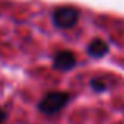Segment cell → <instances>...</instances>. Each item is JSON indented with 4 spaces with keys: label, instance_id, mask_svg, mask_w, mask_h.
Wrapping results in <instances>:
<instances>
[{
    "label": "cell",
    "instance_id": "cell-1",
    "mask_svg": "<svg viewBox=\"0 0 124 124\" xmlns=\"http://www.w3.org/2000/svg\"><path fill=\"white\" fill-rule=\"evenodd\" d=\"M71 102V94L64 93V91H52L47 93L38 104V110L44 115L54 116L60 113L68 104Z\"/></svg>",
    "mask_w": 124,
    "mask_h": 124
},
{
    "label": "cell",
    "instance_id": "cell-2",
    "mask_svg": "<svg viewBox=\"0 0 124 124\" xmlns=\"http://www.w3.org/2000/svg\"><path fill=\"white\" fill-rule=\"evenodd\" d=\"M80 19V13L74 6H60L54 11L52 14V22L55 27L63 28V30H69L77 25Z\"/></svg>",
    "mask_w": 124,
    "mask_h": 124
},
{
    "label": "cell",
    "instance_id": "cell-3",
    "mask_svg": "<svg viewBox=\"0 0 124 124\" xmlns=\"http://www.w3.org/2000/svg\"><path fill=\"white\" fill-rule=\"evenodd\" d=\"M77 58L71 50H60L55 54L54 57V69L61 71V72H68L76 68Z\"/></svg>",
    "mask_w": 124,
    "mask_h": 124
},
{
    "label": "cell",
    "instance_id": "cell-4",
    "mask_svg": "<svg viewBox=\"0 0 124 124\" xmlns=\"http://www.w3.org/2000/svg\"><path fill=\"white\" fill-rule=\"evenodd\" d=\"M108 49H110V46L107 44L105 41L93 39L90 44H88L86 52H88V55H90L91 58H102V57H105V55L108 54Z\"/></svg>",
    "mask_w": 124,
    "mask_h": 124
},
{
    "label": "cell",
    "instance_id": "cell-5",
    "mask_svg": "<svg viewBox=\"0 0 124 124\" xmlns=\"http://www.w3.org/2000/svg\"><path fill=\"white\" fill-rule=\"evenodd\" d=\"M90 86L93 88L96 93H104V91L108 88V85H107L104 80H101L99 77H96V79H91V82H90Z\"/></svg>",
    "mask_w": 124,
    "mask_h": 124
},
{
    "label": "cell",
    "instance_id": "cell-6",
    "mask_svg": "<svg viewBox=\"0 0 124 124\" xmlns=\"http://www.w3.org/2000/svg\"><path fill=\"white\" fill-rule=\"evenodd\" d=\"M6 119H8V112H6L5 108H2V107H0V124H3Z\"/></svg>",
    "mask_w": 124,
    "mask_h": 124
}]
</instances>
